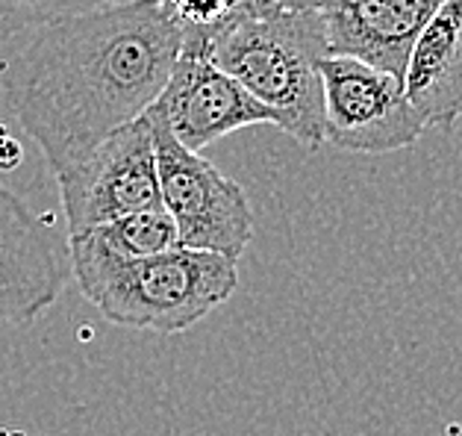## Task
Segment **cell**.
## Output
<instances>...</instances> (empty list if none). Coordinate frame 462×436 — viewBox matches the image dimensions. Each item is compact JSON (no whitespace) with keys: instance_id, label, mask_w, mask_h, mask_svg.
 <instances>
[{"instance_id":"obj_1","label":"cell","mask_w":462,"mask_h":436,"mask_svg":"<svg viewBox=\"0 0 462 436\" xmlns=\"http://www.w3.org/2000/svg\"><path fill=\"white\" fill-rule=\"evenodd\" d=\"M180 51L183 27L162 0H118L27 32L0 65V88L56 174L139 118Z\"/></svg>"},{"instance_id":"obj_5","label":"cell","mask_w":462,"mask_h":436,"mask_svg":"<svg viewBox=\"0 0 462 436\" xmlns=\"http://www.w3.org/2000/svg\"><path fill=\"white\" fill-rule=\"evenodd\" d=\"M69 233L142 209H160L153 127L148 109L112 130L69 169L56 172Z\"/></svg>"},{"instance_id":"obj_8","label":"cell","mask_w":462,"mask_h":436,"mask_svg":"<svg viewBox=\"0 0 462 436\" xmlns=\"http://www.w3.org/2000/svg\"><path fill=\"white\" fill-rule=\"evenodd\" d=\"M71 277L69 254L18 195L0 186V319L30 324Z\"/></svg>"},{"instance_id":"obj_2","label":"cell","mask_w":462,"mask_h":436,"mask_svg":"<svg viewBox=\"0 0 462 436\" xmlns=\"http://www.w3.org/2000/svg\"><path fill=\"white\" fill-rule=\"evenodd\" d=\"M200 51L272 109L277 127L291 139L307 148L324 142L319 62L330 51L319 9H274L245 0L200 42Z\"/></svg>"},{"instance_id":"obj_13","label":"cell","mask_w":462,"mask_h":436,"mask_svg":"<svg viewBox=\"0 0 462 436\" xmlns=\"http://www.w3.org/2000/svg\"><path fill=\"white\" fill-rule=\"evenodd\" d=\"M245 0H162V6L183 27V48H198L216 27H221Z\"/></svg>"},{"instance_id":"obj_4","label":"cell","mask_w":462,"mask_h":436,"mask_svg":"<svg viewBox=\"0 0 462 436\" xmlns=\"http://www.w3.org/2000/svg\"><path fill=\"white\" fill-rule=\"evenodd\" d=\"M148 118L153 127L160 200L177 227V242L239 263L254 239V212L245 189L221 174L200 151L180 144L153 104L148 107Z\"/></svg>"},{"instance_id":"obj_10","label":"cell","mask_w":462,"mask_h":436,"mask_svg":"<svg viewBox=\"0 0 462 436\" xmlns=\"http://www.w3.org/2000/svg\"><path fill=\"white\" fill-rule=\"evenodd\" d=\"M403 92L424 127L454 130L462 116V0H442L415 36Z\"/></svg>"},{"instance_id":"obj_7","label":"cell","mask_w":462,"mask_h":436,"mask_svg":"<svg viewBox=\"0 0 462 436\" xmlns=\"http://www.w3.org/2000/svg\"><path fill=\"white\" fill-rule=\"evenodd\" d=\"M153 109L189 151H204L221 136L254 125H274L277 116L247 88L221 71L204 51L183 48Z\"/></svg>"},{"instance_id":"obj_9","label":"cell","mask_w":462,"mask_h":436,"mask_svg":"<svg viewBox=\"0 0 462 436\" xmlns=\"http://www.w3.org/2000/svg\"><path fill=\"white\" fill-rule=\"evenodd\" d=\"M442 0H319L327 51L403 80L410 48Z\"/></svg>"},{"instance_id":"obj_6","label":"cell","mask_w":462,"mask_h":436,"mask_svg":"<svg viewBox=\"0 0 462 436\" xmlns=\"http://www.w3.org/2000/svg\"><path fill=\"white\" fill-rule=\"evenodd\" d=\"M319 69L324 142L354 153H389L410 148L424 133L401 77L342 53H327Z\"/></svg>"},{"instance_id":"obj_11","label":"cell","mask_w":462,"mask_h":436,"mask_svg":"<svg viewBox=\"0 0 462 436\" xmlns=\"http://www.w3.org/2000/svg\"><path fill=\"white\" fill-rule=\"evenodd\" d=\"M177 227L171 216L160 209H142L130 212V216L104 221V225L86 227L69 233V263L83 260H139V256H151L174 248Z\"/></svg>"},{"instance_id":"obj_12","label":"cell","mask_w":462,"mask_h":436,"mask_svg":"<svg viewBox=\"0 0 462 436\" xmlns=\"http://www.w3.org/2000/svg\"><path fill=\"white\" fill-rule=\"evenodd\" d=\"M118 0H0V57L42 24Z\"/></svg>"},{"instance_id":"obj_3","label":"cell","mask_w":462,"mask_h":436,"mask_svg":"<svg viewBox=\"0 0 462 436\" xmlns=\"http://www.w3.org/2000/svg\"><path fill=\"white\" fill-rule=\"evenodd\" d=\"M80 292L100 316L136 330L183 333L230 301L239 286L236 260L212 251L174 248L139 260L69 263Z\"/></svg>"},{"instance_id":"obj_14","label":"cell","mask_w":462,"mask_h":436,"mask_svg":"<svg viewBox=\"0 0 462 436\" xmlns=\"http://www.w3.org/2000/svg\"><path fill=\"white\" fill-rule=\"evenodd\" d=\"M21 162H24V148H21V142L13 133L0 125V172H13Z\"/></svg>"},{"instance_id":"obj_15","label":"cell","mask_w":462,"mask_h":436,"mask_svg":"<svg viewBox=\"0 0 462 436\" xmlns=\"http://www.w3.org/2000/svg\"><path fill=\"white\" fill-rule=\"evenodd\" d=\"M251 4L274 9H319V0H251Z\"/></svg>"}]
</instances>
